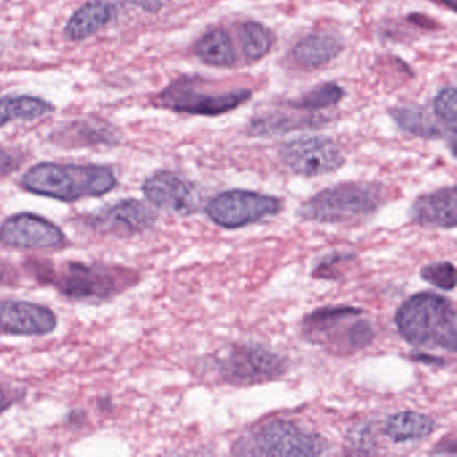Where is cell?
<instances>
[{"mask_svg": "<svg viewBox=\"0 0 457 457\" xmlns=\"http://www.w3.org/2000/svg\"><path fill=\"white\" fill-rule=\"evenodd\" d=\"M395 322L400 336L411 346L457 350L456 310L443 295H411L398 307Z\"/></svg>", "mask_w": 457, "mask_h": 457, "instance_id": "cell-1", "label": "cell"}, {"mask_svg": "<svg viewBox=\"0 0 457 457\" xmlns=\"http://www.w3.org/2000/svg\"><path fill=\"white\" fill-rule=\"evenodd\" d=\"M26 191L61 202L98 197L117 186L113 170L101 165L42 162L29 170L22 179Z\"/></svg>", "mask_w": 457, "mask_h": 457, "instance_id": "cell-2", "label": "cell"}, {"mask_svg": "<svg viewBox=\"0 0 457 457\" xmlns=\"http://www.w3.org/2000/svg\"><path fill=\"white\" fill-rule=\"evenodd\" d=\"M379 184L352 181L318 192L299 207L298 218L323 224H350L371 218L384 204Z\"/></svg>", "mask_w": 457, "mask_h": 457, "instance_id": "cell-3", "label": "cell"}, {"mask_svg": "<svg viewBox=\"0 0 457 457\" xmlns=\"http://www.w3.org/2000/svg\"><path fill=\"white\" fill-rule=\"evenodd\" d=\"M353 306L320 307L302 320L301 331L307 342L337 354H352L370 346L376 337L370 320Z\"/></svg>", "mask_w": 457, "mask_h": 457, "instance_id": "cell-4", "label": "cell"}, {"mask_svg": "<svg viewBox=\"0 0 457 457\" xmlns=\"http://www.w3.org/2000/svg\"><path fill=\"white\" fill-rule=\"evenodd\" d=\"M37 277L52 283L62 295L76 301H104L121 293L132 279L129 270L105 264L63 263L58 269L42 266Z\"/></svg>", "mask_w": 457, "mask_h": 457, "instance_id": "cell-5", "label": "cell"}, {"mask_svg": "<svg viewBox=\"0 0 457 457\" xmlns=\"http://www.w3.org/2000/svg\"><path fill=\"white\" fill-rule=\"evenodd\" d=\"M234 448L235 453L253 456H318L328 446L317 433L288 420H274L240 438Z\"/></svg>", "mask_w": 457, "mask_h": 457, "instance_id": "cell-6", "label": "cell"}, {"mask_svg": "<svg viewBox=\"0 0 457 457\" xmlns=\"http://www.w3.org/2000/svg\"><path fill=\"white\" fill-rule=\"evenodd\" d=\"M286 370V358L261 344L235 345L216 361V371L221 381L235 386L274 381Z\"/></svg>", "mask_w": 457, "mask_h": 457, "instance_id": "cell-7", "label": "cell"}, {"mask_svg": "<svg viewBox=\"0 0 457 457\" xmlns=\"http://www.w3.org/2000/svg\"><path fill=\"white\" fill-rule=\"evenodd\" d=\"M251 90L237 89L208 93L197 87V79H184L170 84L159 96L160 105L178 113L215 117L228 113L250 100Z\"/></svg>", "mask_w": 457, "mask_h": 457, "instance_id": "cell-8", "label": "cell"}, {"mask_svg": "<svg viewBox=\"0 0 457 457\" xmlns=\"http://www.w3.org/2000/svg\"><path fill=\"white\" fill-rule=\"evenodd\" d=\"M282 200L259 192L231 189L213 197L207 207L208 218L224 229H239L258 223L282 211Z\"/></svg>", "mask_w": 457, "mask_h": 457, "instance_id": "cell-9", "label": "cell"}, {"mask_svg": "<svg viewBox=\"0 0 457 457\" xmlns=\"http://www.w3.org/2000/svg\"><path fill=\"white\" fill-rule=\"evenodd\" d=\"M279 157L291 172L304 178L328 175L345 164L341 146L325 136L288 141L280 146Z\"/></svg>", "mask_w": 457, "mask_h": 457, "instance_id": "cell-10", "label": "cell"}, {"mask_svg": "<svg viewBox=\"0 0 457 457\" xmlns=\"http://www.w3.org/2000/svg\"><path fill=\"white\" fill-rule=\"evenodd\" d=\"M65 243L60 227L34 213H17L0 226V245L20 250H47Z\"/></svg>", "mask_w": 457, "mask_h": 457, "instance_id": "cell-11", "label": "cell"}, {"mask_svg": "<svg viewBox=\"0 0 457 457\" xmlns=\"http://www.w3.org/2000/svg\"><path fill=\"white\" fill-rule=\"evenodd\" d=\"M143 192L152 204L179 215H195L202 208V196L196 187L167 170L149 176L144 181Z\"/></svg>", "mask_w": 457, "mask_h": 457, "instance_id": "cell-12", "label": "cell"}, {"mask_svg": "<svg viewBox=\"0 0 457 457\" xmlns=\"http://www.w3.org/2000/svg\"><path fill=\"white\" fill-rule=\"evenodd\" d=\"M156 212L145 203L125 199L90 216L89 227L100 234L130 237L148 231L156 224Z\"/></svg>", "mask_w": 457, "mask_h": 457, "instance_id": "cell-13", "label": "cell"}, {"mask_svg": "<svg viewBox=\"0 0 457 457\" xmlns=\"http://www.w3.org/2000/svg\"><path fill=\"white\" fill-rule=\"evenodd\" d=\"M49 307L25 301H0V331L12 336H45L57 328Z\"/></svg>", "mask_w": 457, "mask_h": 457, "instance_id": "cell-14", "label": "cell"}, {"mask_svg": "<svg viewBox=\"0 0 457 457\" xmlns=\"http://www.w3.org/2000/svg\"><path fill=\"white\" fill-rule=\"evenodd\" d=\"M413 223L427 228L453 229L457 224L456 187L422 195L409 210Z\"/></svg>", "mask_w": 457, "mask_h": 457, "instance_id": "cell-15", "label": "cell"}, {"mask_svg": "<svg viewBox=\"0 0 457 457\" xmlns=\"http://www.w3.org/2000/svg\"><path fill=\"white\" fill-rule=\"evenodd\" d=\"M53 141L63 148L111 145L120 141L116 128L103 120H82L66 124L53 135Z\"/></svg>", "mask_w": 457, "mask_h": 457, "instance_id": "cell-16", "label": "cell"}, {"mask_svg": "<svg viewBox=\"0 0 457 457\" xmlns=\"http://www.w3.org/2000/svg\"><path fill=\"white\" fill-rule=\"evenodd\" d=\"M116 10L109 0H90L77 10L65 28L69 41L79 42L89 38L113 20Z\"/></svg>", "mask_w": 457, "mask_h": 457, "instance_id": "cell-17", "label": "cell"}, {"mask_svg": "<svg viewBox=\"0 0 457 457\" xmlns=\"http://www.w3.org/2000/svg\"><path fill=\"white\" fill-rule=\"evenodd\" d=\"M344 50L338 37L328 33L307 36L293 49V58L298 65L307 69H317L336 60Z\"/></svg>", "mask_w": 457, "mask_h": 457, "instance_id": "cell-18", "label": "cell"}, {"mask_svg": "<svg viewBox=\"0 0 457 457\" xmlns=\"http://www.w3.org/2000/svg\"><path fill=\"white\" fill-rule=\"evenodd\" d=\"M436 429L432 417L419 411H398L392 414L384 425V433L393 443L424 440Z\"/></svg>", "mask_w": 457, "mask_h": 457, "instance_id": "cell-19", "label": "cell"}, {"mask_svg": "<svg viewBox=\"0 0 457 457\" xmlns=\"http://www.w3.org/2000/svg\"><path fill=\"white\" fill-rule=\"evenodd\" d=\"M390 114L400 129L409 135L424 138V140H436L445 136L441 125H438L424 109L403 106V108L393 109Z\"/></svg>", "mask_w": 457, "mask_h": 457, "instance_id": "cell-20", "label": "cell"}, {"mask_svg": "<svg viewBox=\"0 0 457 457\" xmlns=\"http://www.w3.org/2000/svg\"><path fill=\"white\" fill-rule=\"evenodd\" d=\"M195 53L203 62L218 68H229L237 62L231 38L223 30H212L203 36L195 46Z\"/></svg>", "mask_w": 457, "mask_h": 457, "instance_id": "cell-21", "label": "cell"}, {"mask_svg": "<svg viewBox=\"0 0 457 457\" xmlns=\"http://www.w3.org/2000/svg\"><path fill=\"white\" fill-rule=\"evenodd\" d=\"M54 112V106L47 101L30 96L0 98V127L14 119L36 120Z\"/></svg>", "mask_w": 457, "mask_h": 457, "instance_id": "cell-22", "label": "cell"}, {"mask_svg": "<svg viewBox=\"0 0 457 457\" xmlns=\"http://www.w3.org/2000/svg\"><path fill=\"white\" fill-rule=\"evenodd\" d=\"M243 53L251 61L262 60L269 54L274 44V36L266 26L258 22H247L239 30Z\"/></svg>", "mask_w": 457, "mask_h": 457, "instance_id": "cell-23", "label": "cell"}, {"mask_svg": "<svg viewBox=\"0 0 457 457\" xmlns=\"http://www.w3.org/2000/svg\"><path fill=\"white\" fill-rule=\"evenodd\" d=\"M345 92L336 84H325L304 95L296 101H291L290 106L301 111H320L337 105L344 98Z\"/></svg>", "mask_w": 457, "mask_h": 457, "instance_id": "cell-24", "label": "cell"}, {"mask_svg": "<svg viewBox=\"0 0 457 457\" xmlns=\"http://www.w3.org/2000/svg\"><path fill=\"white\" fill-rule=\"evenodd\" d=\"M312 120L291 119L287 116H272L263 117V119L255 120L251 122L250 135L258 136V137H270V136L283 135V133L291 132L293 129H299V128L312 127L309 122Z\"/></svg>", "mask_w": 457, "mask_h": 457, "instance_id": "cell-25", "label": "cell"}, {"mask_svg": "<svg viewBox=\"0 0 457 457\" xmlns=\"http://www.w3.org/2000/svg\"><path fill=\"white\" fill-rule=\"evenodd\" d=\"M422 279L444 291H452L456 286V269L451 262L427 264L420 271Z\"/></svg>", "mask_w": 457, "mask_h": 457, "instance_id": "cell-26", "label": "cell"}, {"mask_svg": "<svg viewBox=\"0 0 457 457\" xmlns=\"http://www.w3.org/2000/svg\"><path fill=\"white\" fill-rule=\"evenodd\" d=\"M456 103L457 93L454 87L441 90L433 101V111L436 116L446 122L453 130L456 128Z\"/></svg>", "mask_w": 457, "mask_h": 457, "instance_id": "cell-27", "label": "cell"}, {"mask_svg": "<svg viewBox=\"0 0 457 457\" xmlns=\"http://www.w3.org/2000/svg\"><path fill=\"white\" fill-rule=\"evenodd\" d=\"M350 259H352V255H349V253H339L337 255H328L315 266L312 277L317 278V279H337L336 272H334L337 264L342 263V262H349Z\"/></svg>", "mask_w": 457, "mask_h": 457, "instance_id": "cell-28", "label": "cell"}, {"mask_svg": "<svg viewBox=\"0 0 457 457\" xmlns=\"http://www.w3.org/2000/svg\"><path fill=\"white\" fill-rule=\"evenodd\" d=\"M349 440L350 444H352V448H354L357 453H373L374 448H376L373 433H371L370 429L365 427V425L353 430V432L350 433Z\"/></svg>", "mask_w": 457, "mask_h": 457, "instance_id": "cell-29", "label": "cell"}, {"mask_svg": "<svg viewBox=\"0 0 457 457\" xmlns=\"http://www.w3.org/2000/svg\"><path fill=\"white\" fill-rule=\"evenodd\" d=\"M22 165V159L6 149L0 148V178L12 175L15 170H20Z\"/></svg>", "mask_w": 457, "mask_h": 457, "instance_id": "cell-30", "label": "cell"}, {"mask_svg": "<svg viewBox=\"0 0 457 457\" xmlns=\"http://www.w3.org/2000/svg\"><path fill=\"white\" fill-rule=\"evenodd\" d=\"M127 2L149 14H156L162 9V0H127Z\"/></svg>", "mask_w": 457, "mask_h": 457, "instance_id": "cell-31", "label": "cell"}, {"mask_svg": "<svg viewBox=\"0 0 457 457\" xmlns=\"http://www.w3.org/2000/svg\"><path fill=\"white\" fill-rule=\"evenodd\" d=\"M438 445L443 446V449H437L433 452L435 454H451V456H456V440L451 438V440L441 441Z\"/></svg>", "mask_w": 457, "mask_h": 457, "instance_id": "cell-32", "label": "cell"}, {"mask_svg": "<svg viewBox=\"0 0 457 457\" xmlns=\"http://www.w3.org/2000/svg\"><path fill=\"white\" fill-rule=\"evenodd\" d=\"M10 406H12V398L7 395V393L4 392L2 387H0V414L6 411Z\"/></svg>", "mask_w": 457, "mask_h": 457, "instance_id": "cell-33", "label": "cell"}, {"mask_svg": "<svg viewBox=\"0 0 457 457\" xmlns=\"http://www.w3.org/2000/svg\"><path fill=\"white\" fill-rule=\"evenodd\" d=\"M446 7L452 10V12H456L457 10V0H441Z\"/></svg>", "mask_w": 457, "mask_h": 457, "instance_id": "cell-34", "label": "cell"}, {"mask_svg": "<svg viewBox=\"0 0 457 457\" xmlns=\"http://www.w3.org/2000/svg\"><path fill=\"white\" fill-rule=\"evenodd\" d=\"M7 272L4 266H0V283L4 282L6 279Z\"/></svg>", "mask_w": 457, "mask_h": 457, "instance_id": "cell-35", "label": "cell"}]
</instances>
